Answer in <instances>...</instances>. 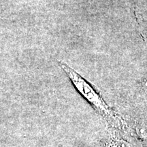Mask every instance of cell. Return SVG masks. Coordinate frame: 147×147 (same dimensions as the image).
I'll use <instances>...</instances> for the list:
<instances>
[{
  "instance_id": "cell-2",
  "label": "cell",
  "mask_w": 147,
  "mask_h": 147,
  "mask_svg": "<svg viewBox=\"0 0 147 147\" xmlns=\"http://www.w3.org/2000/svg\"><path fill=\"white\" fill-rule=\"evenodd\" d=\"M106 147H130V145L122 138L112 135L108 140Z\"/></svg>"
},
{
  "instance_id": "cell-1",
  "label": "cell",
  "mask_w": 147,
  "mask_h": 147,
  "mask_svg": "<svg viewBox=\"0 0 147 147\" xmlns=\"http://www.w3.org/2000/svg\"><path fill=\"white\" fill-rule=\"evenodd\" d=\"M59 65L70 79L77 91L93 106L110 125L119 129L127 130V124L126 125L122 117L106 104L100 93L89 82L63 61H59Z\"/></svg>"
}]
</instances>
